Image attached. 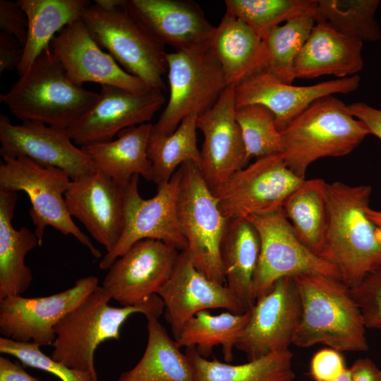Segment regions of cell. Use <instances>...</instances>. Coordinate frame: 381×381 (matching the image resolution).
<instances>
[{
  "label": "cell",
  "instance_id": "cell-1",
  "mask_svg": "<svg viewBox=\"0 0 381 381\" xmlns=\"http://www.w3.org/2000/svg\"><path fill=\"white\" fill-rule=\"evenodd\" d=\"M370 186L325 183L328 225L320 255L350 289L381 265V243L366 214Z\"/></svg>",
  "mask_w": 381,
  "mask_h": 381
},
{
  "label": "cell",
  "instance_id": "cell-2",
  "mask_svg": "<svg viewBox=\"0 0 381 381\" xmlns=\"http://www.w3.org/2000/svg\"><path fill=\"white\" fill-rule=\"evenodd\" d=\"M301 315L292 344L310 347L322 344L338 351H365V326L350 288L340 279L321 274L294 277Z\"/></svg>",
  "mask_w": 381,
  "mask_h": 381
},
{
  "label": "cell",
  "instance_id": "cell-3",
  "mask_svg": "<svg viewBox=\"0 0 381 381\" xmlns=\"http://www.w3.org/2000/svg\"><path fill=\"white\" fill-rule=\"evenodd\" d=\"M99 94L73 83L51 47L44 49L0 102L19 119L68 129Z\"/></svg>",
  "mask_w": 381,
  "mask_h": 381
},
{
  "label": "cell",
  "instance_id": "cell-4",
  "mask_svg": "<svg viewBox=\"0 0 381 381\" xmlns=\"http://www.w3.org/2000/svg\"><path fill=\"white\" fill-rule=\"evenodd\" d=\"M81 20L97 44L126 71L150 88L165 90L164 45L131 11L128 1L95 0L85 7Z\"/></svg>",
  "mask_w": 381,
  "mask_h": 381
},
{
  "label": "cell",
  "instance_id": "cell-5",
  "mask_svg": "<svg viewBox=\"0 0 381 381\" xmlns=\"http://www.w3.org/2000/svg\"><path fill=\"white\" fill-rule=\"evenodd\" d=\"M111 298L99 286L55 325L56 339L51 358L66 366L90 372L98 381L94 356L97 346L107 339H119L120 328L134 313L159 318L164 308L158 294L138 306L112 307Z\"/></svg>",
  "mask_w": 381,
  "mask_h": 381
},
{
  "label": "cell",
  "instance_id": "cell-6",
  "mask_svg": "<svg viewBox=\"0 0 381 381\" xmlns=\"http://www.w3.org/2000/svg\"><path fill=\"white\" fill-rule=\"evenodd\" d=\"M282 156L288 168L305 179L308 167L327 157L351 152L370 134L341 100L321 97L280 131Z\"/></svg>",
  "mask_w": 381,
  "mask_h": 381
},
{
  "label": "cell",
  "instance_id": "cell-7",
  "mask_svg": "<svg viewBox=\"0 0 381 381\" xmlns=\"http://www.w3.org/2000/svg\"><path fill=\"white\" fill-rule=\"evenodd\" d=\"M2 158L0 189L23 191L28 195L31 203L29 214L39 246L42 244L45 228L49 226L65 236H73L94 258H101V252L77 226L67 210L64 195L71 181L68 174L25 157Z\"/></svg>",
  "mask_w": 381,
  "mask_h": 381
},
{
  "label": "cell",
  "instance_id": "cell-8",
  "mask_svg": "<svg viewBox=\"0 0 381 381\" xmlns=\"http://www.w3.org/2000/svg\"><path fill=\"white\" fill-rule=\"evenodd\" d=\"M179 169L177 214L188 243L186 251L198 271L225 284L220 245L228 219L222 214L214 195L195 164L185 162Z\"/></svg>",
  "mask_w": 381,
  "mask_h": 381
},
{
  "label": "cell",
  "instance_id": "cell-9",
  "mask_svg": "<svg viewBox=\"0 0 381 381\" xmlns=\"http://www.w3.org/2000/svg\"><path fill=\"white\" fill-rule=\"evenodd\" d=\"M169 97L153 132L169 134L188 115L212 107L227 87L210 44L167 53Z\"/></svg>",
  "mask_w": 381,
  "mask_h": 381
},
{
  "label": "cell",
  "instance_id": "cell-10",
  "mask_svg": "<svg viewBox=\"0 0 381 381\" xmlns=\"http://www.w3.org/2000/svg\"><path fill=\"white\" fill-rule=\"evenodd\" d=\"M180 177L178 169L168 182L157 186V193L150 199H143L139 193V175L132 177L123 188L121 236L114 248L101 260V270H108L131 246L143 239L162 241L180 252L187 250L177 214Z\"/></svg>",
  "mask_w": 381,
  "mask_h": 381
},
{
  "label": "cell",
  "instance_id": "cell-11",
  "mask_svg": "<svg viewBox=\"0 0 381 381\" xmlns=\"http://www.w3.org/2000/svg\"><path fill=\"white\" fill-rule=\"evenodd\" d=\"M247 219L254 225L260 238V253L253 280L255 301L283 277L315 273L341 279L334 266L300 241L282 207Z\"/></svg>",
  "mask_w": 381,
  "mask_h": 381
},
{
  "label": "cell",
  "instance_id": "cell-12",
  "mask_svg": "<svg viewBox=\"0 0 381 381\" xmlns=\"http://www.w3.org/2000/svg\"><path fill=\"white\" fill-rule=\"evenodd\" d=\"M303 180L286 166L282 154L257 158L236 172L214 193L226 219L248 218L275 211Z\"/></svg>",
  "mask_w": 381,
  "mask_h": 381
},
{
  "label": "cell",
  "instance_id": "cell-13",
  "mask_svg": "<svg viewBox=\"0 0 381 381\" xmlns=\"http://www.w3.org/2000/svg\"><path fill=\"white\" fill-rule=\"evenodd\" d=\"M98 286L97 277L90 275L48 296L6 297L0 301V332L4 337L17 341L52 345L55 325Z\"/></svg>",
  "mask_w": 381,
  "mask_h": 381
},
{
  "label": "cell",
  "instance_id": "cell-14",
  "mask_svg": "<svg viewBox=\"0 0 381 381\" xmlns=\"http://www.w3.org/2000/svg\"><path fill=\"white\" fill-rule=\"evenodd\" d=\"M179 253L162 241L140 240L114 262L101 287L122 306L145 303L169 280Z\"/></svg>",
  "mask_w": 381,
  "mask_h": 381
},
{
  "label": "cell",
  "instance_id": "cell-15",
  "mask_svg": "<svg viewBox=\"0 0 381 381\" xmlns=\"http://www.w3.org/2000/svg\"><path fill=\"white\" fill-rule=\"evenodd\" d=\"M235 348L248 361L288 349L301 315L300 296L294 277L278 279L257 298Z\"/></svg>",
  "mask_w": 381,
  "mask_h": 381
},
{
  "label": "cell",
  "instance_id": "cell-16",
  "mask_svg": "<svg viewBox=\"0 0 381 381\" xmlns=\"http://www.w3.org/2000/svg\"><path fill=\"white\" fill-rule=\"evenodd\" d=\"M164 102L159 90L134 93L103 85L96 102L67 131L80 147L108 142L126 128L149 123Z\"/></svg>",
  "mask_w": 381,
  "mask_h": 381
},
{
  "label": "cell",
  "instance_id": "cell-17",
  "mask_svg": "<svg viewBox=\"0 0 381 381\" xmlns=\"http://www.w3.org/2000/svg\"><path fill=\"white\" fill-rule=\"evenodd\" d=\"M73 142L67 129L30 121L13 124L6 115H0L2 157H25L40 165L61 169L75 181L96 169L86 153Z\"/></svg>",
  "mask_w": 381,
  "mask_h": 381
},
{
  "label": "cell",
  "instance_id": "cell-18",
  "mask_svg": "<svg viewBox=\"0 0 381 381\" xmlns=\"http://www.w3.org/2000/svg\"><path fill=\"white\" fill-rule=\"evenodd\" d=\"M234 87L227 86L214 105L197 118V128L204 135L199 170L213 194L248 162L236 119Z\"/></svg>",
  "mask_w": 381,
  "mask_h": 381
},
{
  "label": "cell",
  "instance_id": "cell-19",
  "mask_svg": "<svg viewBox=\"0 0 381 381\" xmlns=\"http://www.w3.org/2000/svg\"><path fill=\"white\" fill-rule=\"evenodd\" d=\"M360 80L357 74L312 85L296 86L281 82L262 69L234 87L236 107L265 106L274 114L281 131L315 101L337 93H351L357 90Z\"/></svg>",
  "mask_w": 381,
  "mask_h": 381
},
{
  "label": "cell",
  "instance_id": "cell-20",
  "mask_svg": "<svg viewBox=\"0 0 381 381\" xmlns=\"http://www.w3.org/2000/svg\"><path fill=\"white\" fill-rule=\"evenodd\" d=\"M50 47L69 79L77 85L96 83L116 86L134 93L152 89L121 68L109 54L104 52L81 19L64 27L52 39Z\"/></svg>",
  "mask_w": 381,
  "mask_h": 381
},
{
  "label": "cell",
  "instance_id": "cell-21",
  "mask_svg": "<svg viewBox=\"0 0 381 381\" xmlns=\"http://www.w3.org/2000/svg\"><path fill=\"white\" fill-rule=\"evenodd\" d=\"M157 294L164 304V317L176 339L183 325L198 313L223 308L245 313L225 284L214 282L198 271L187 252H180L173 273Z\"/></svg>",
  "mask_w": 381,
  "mask_h": 381
},
{
  "label": "cell",
  "instance_id": "cell-22",
  "mask_svg": "<svg viewBox=\"0 0 381 381\" xmlns=\"http://www.w3.org/2000/svg\"><path fill=\"white\" fill-rule=\"evenodd\" d=\"M64 198L69 214L83 224L107 253L111 251L123 229V188L96 170L71 180Z\"/></svg>",
  "mask_w": 381,
  "mask_h": 381
},
{
  "label": "cell",
  "instance_id": "cell-23",
  "mask_svg": "<svg viewBox=\"0 0 381 381\" xmlns=\"http://www.w3.org/2000/svg\"><path fill=\"white\" fill-rule=\"evenodd\" d=\"M128 6L164 45L183 51L210 44L215 27L194 1L129 0Z\"/></svg>",
  "mask_w": 381,
  "mask_h": 381
},
{
  "label": "cell",
  "instance_id": "cell-24",
  "mask_svg": "<svg viewBox=\"0 0 381 381\" xmlns=\"http://www.w3.org/2000/svg\"><path fill=\"white\" fill-rule=\"evenodd\" d=\"M362 49L361 40L339 33L325 22L316 21L295 60V78L357 75L363 66Z\"/></svg>",
  "mask_w": 381,
  "mask_h": 381
},
{
  "label": "cell",
  "instance_id": "cell-25",
  "mask_svg": "<svg viewBox=\"0 0 381 381\" xmlns=\"http://www.w3.org/2000/svg\"><path fill=\"white\" fill-rule=\"evenodd\" d=\"M152 128L151 123L121 131L116 139L80 147L96 170L111 178L124 188L134 175L147 181L153 179L147 145Z\"/></svg>",
  "mask_w": 381,
  "mask_h": 381
},
{
  "label": "cell",
  "instance_id": "cell-26",
  "mask_svg": "<svg viewBox=\"0 0 381 381\" xmlns=\"http://www.w3.org/2000/svg\"><path fill=\"white\" fill-rule=\"evenodd\" d=\"M260 253V238L246 218L229 219L220 245L225 285L241 303L244 312L255 303L253 280Z\"/></svg>",
  "mask_w": 381,
  "mask_h": 381
},
{
  "label": "cell",
  "instance_id": "cell-27",
  "mask_svg": "<svg viewBox=\"0 0 381 381\" xmlns=\"http://www.w3.org/2000/svg\"><path fill=\"white\" fill-rule=\"evenodd\" d=\"M17 200V192L0 189V301L22 295L30 287L33 276L25 256L40 246L28 228L16 229L12 225Z\"/></svg>",
  "mask_w": 381,
  "mask_h": 381
},
{
  "label": "cell",
  "instance_id": "cell-28",
  "mask_svg": "<svg viewBox=\"0 0 381 381\" xmlns=\"http://www.w3.org/2000/svg\"><path fill=\"white\" fill-rule=\"evenodd\" d=\"M210 47L222 68L227 86H236L263 68L262 39L244 22L226 13L214 28Z\"/></svg>",
  "mask_w": 381,
  "mask_h": 381
},
{
  "label": "cell",
  "instance_id": "cell-29",
  "mask_svg": "<svg viewBox=\"0 0 381 381\" xmlns=\"http://www.w3.org/2000/svg\"><path fill=\"white\" fill-rule=\"evenodd\" d=\"M16 2L28 20L23 56L17 69L20 76L50 47L52 39L64 27L81 19L90 2L86 0H18Z\"/></svg>",
  "mask_w": 381,
  "mask_h": 381
},
{
  "label": "cell",
  "instance_id": "cell-30",
  "mask_svg": "<svg viewBox=\"0 0 381 381\" xmlns=\"http://www.w3.org/2000/svg\"><path fill=\"white\" fill-rule=\"evenodd\" d=\"M147 343L138 363L117 381H194L192 363L155 316L147 317Z\"/></svg>",
  "mask_w": 381,
  "mask_h": 381
},
{
  "label": "cell",
  "instance_id": "cell-31",
  "mask_svg": "<svg viewBox=\"0 0 381 381\" xmlns=\"http://www.w3.org/2000/svg\"><path fill=\"white\" fill-rule=\"evenodd\" d=\"M186 354L193 368L194 381H293L296 377L289 349L241 365L207 360L193 346L187 347Z\"/></svg>",
  "mask_w": 381,
  "mask_h": 381
},
{
  "label": "cell",
  "instance_id": "cell-32",
  "mask_svg": "<svg viewBox=\"0 0 381 381\" xmlns=\"http://www.w3.org/2000/svg\"><path fill=\"white\" fill-rule=\"evenodd\" d=\"M325 183L322 179H305L282 207L298 238L319 257L328 225Z\"/></svg>",
  "mask_w": 381,
  "mask_h": 381
},
{
  "label": "cell",
  "instance_id": "cell-33",
  "mask_svg": "<svg viewBox=\"0 0 381 381\" xmlns=\"http://www.w3.org/2000/svg\"><path fill=\"white\" fill-rule=\"evenodd\" d=\"M250 318V311L241 314L229 311L212 315L202 310L190 318L174 339L181 348L193 346L202 357L207 358L216 346H221L224 360L233 359V349Z\"/></svg>",
  "mask_w": 381,
  "mask_h": 381
},
{
  "label": "cell",
  "instance_id": "cell-34",
  "mask_svg": "<svg viewBox=\"0 0 381 381\" xmlns=\"http://www.w3.org/2000/svg\"><path fill=\"white\" fill-rule=\"evenodd\" d=\"M198 116L193 113L186 116L171 133L151 131L147 156L152 164V181L157 186L168 182L185 162H192L200 169L201 157L196 133Z\"/></svg>",
  "mask_w": 381,
  "mask_h": 381
},
{
  "label": "cell",
  "instance_id": "cell-35",
  "mask_svg": "<svg viewBox=\"0 0 381 381\" xmlns=\"http://www.w3.org/2000/svg\"><path fill=\"white\" fill-rule=\"evenodd\" d=\"M315 14L316 8L293 18L262 37V70L281 82L293 84L294 62L315 23Z\"/></svg>",
  "mask_w": 381,
  "mask_h": 381
},
{
  "label": "cell",
  "instance_id": "cell-36",
  "mask_svg": "<svg viewBox=\"0 0 381 381\" xmlns=\"http://www.w3.org/2000/svg\"><path fill=\"white\" fill-rule=\"evenodd\" d=\"M379 0H318L315 22L327 23L339 33L363 42L381 39L375 18Z\"/></svg>",
  "mask_w": 381,
  "mask_h": 381
},
{
  "label": "cell",
  "instance_id": "cell-37",
  "mask_svg": "<svg viewBox=\"0 0 381 381\" xmlns=\"http://www.w3.org/2000/svg\"><path fill=\"white\" fill-rule=\"evenodd\" d=\"M226 14L247 24L261 39L270 30L317 7L318 0H226Z\"/></svg>",
  "mask_w": 381,
  "mask_h": 381
},
{
  "label": "cell",
  "instance_id": "cell-38",
  "mask_svg": "<svg viewBox=\"0 0 381 381\" xmlns=\"http://www.w3.org/2000/svg\"><path fill=\"white\" fill-rule=\"evenodd\" d=\"M236 119L239 126L248 161L282 154L280 131L272 112L260 104H249L236 109Z\"/></svg>",
  "mask_w": 381,
  "mask_h": 381
},
{
  "label": "cell",
  "instance_id": "cell-39",
  "mask_svg": "<svg viewBox=\"0 0 381 381\" xmlns=\"http://www.w3.org/2000/svg\"><path fill=\"white\" fill-rule=\"evenodd\" d=\"M40 345L0 337V353L16 357L23 365L56 375L61 381H93L90 372L71 368L44 354Z\"/></svg>",
  "mask_w": 381,
  "mask_h": 381
},
{
  "label": "cell",
  "instance_id": "cell-40",
  "mask_svg": "<svg viewBox=\"0 0 381 381\" xmlns=\"http://www.w3.org/2000/svg\"><path fill=\"white\" fill-rule=\"evenodd\" d=\"M350 290L365 327L381 329V265Z\"/></svg>",
  "mask_w": 381,
  "mask_h": 381
},
{
  "label": "cell",
  "instance_id": "cell-41",
  "mask_svg": "<svg viewBox=\"0 0 381 381\" xmlns=\"http://www.w3.org/2000/svg\"><path fill=\"white\" fill-rule=\"evenodd\" d=\"M348 368L339 351L328 348L314 354L310 363V374L314 381H334Z\"/></svg>",
  "mask_w": 381,
  "mask_h": 381
},
{
  "label": "cell",
  "instance_id": "cell-42",
  "mask_svg": "<svg viewBox=\"0 0 381 381\" xmlns=\"http://www.w3.org/2000/svg\"><path fill=\"white\" fill-rule=\"evenodd\" d=\"M28 29V17L17 2L0 0V33L14 37L24 47Z\"/></svg>",
  "mask_w": 381,
  "mask_h": 381
},
{
  "label": "cell",
  "instance_id": "cell-43",
  "mask_svg": "<svg viewBox=\"0 0 381 381\" xmlns=\"http://www.w3.org/2000/svg\"><path fill=\"white\" fill-rule=\"evenodd\" d=\"M23 56V47L13 36L0 33V74L18 68Z\"/></svg>",
  "mask_w": 381,
  "mask_h": 381
},
{
  "label": "cell",
  "instance_id": "cell-44",
  "mask_svg": "<svg viewBox=\"0 0 381 381\" xmlns=\"http://www.w3.org/2000/svg\"><path fill=\"white\" fill-rule=\"evenodd\" d=\"M348 107L351 114L365 124L370 134L381 140V109L364 102L353 103Z\"/></svg>",
  "mask_w": 381,
  "mask_h": 381
},
{
  "label": "cell",
  "instance_id": "cell-45",
  "mask_svg": "<svg viewBox=\"0 0 381 381\" xmlns=\"http://www.w3.org/2000/svg\"><path fill=\"white\" fill-rule=\"evenodd\" d=\"M349 369L351 381H381V369L368 358L357 359Z\"/></svg>",
  "mask_w": 381,
  "mask_h": 381
},
{
  "label": "cell",
  "instance_id": "cell-46",
  "mask_svg": "<svg viewBox=\"0 0 381 381\" xmlns=\"http://www.w3.org/2000/svg\"><path fill=\"white\" fill-rule=\"evenodd\" d=\"M0 381H40L29 375L20 365L0 356Z\"/></svg>",
  "mask_w": 381,
  "mask_h": 381
},
{
  "label": "cell",
  "instance_id": "cell-47",
  "mask_svg": "<svg viewBox=\"0 0 381 381\" xmlns=\"http://www.w3.org/2000/svg\"><path fill=\"white\" fill-rule=\"evenodd\" d=\"M366 214L375 226L377 238L381 243V211L373 210L368 207L366 210Z\"/></svg>",
  "mask_w": 381,
  "mask_h": 381
},
{
  "label": "cell",
  "instance_id": "cell-48",
  "mask_svg": "<svg viewBox=\"0 0 381 381\" xmlns=\"http://www.w3.org/2000/svg\"><path fill=\"white\" fill-rule=\"evenodd\" d=\"M334 381H351V372L349 368L339 377Z\"/></svg>",
  "mask_w": 381,
  "mask_h": 381
}]
</instances>
